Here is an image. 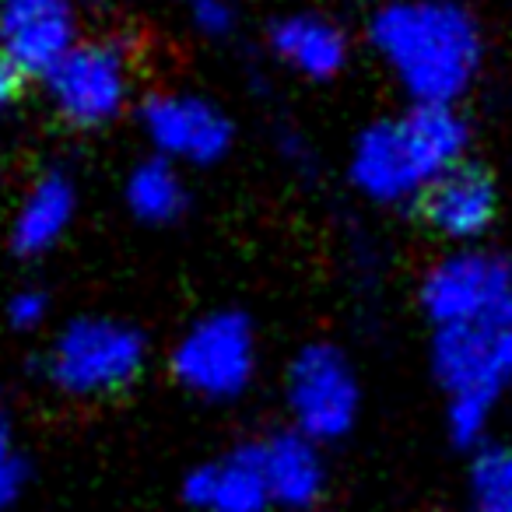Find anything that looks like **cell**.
<instances>
[{"mask_svg":"<svg viewBox=\"0 0 512 512\" xmlns=\"http://www.w3.org/2000/svg\"><path fill=\"white\" fill-rule=\"evenodd\" d=\"M470 130L453 106H418L369 127L348 158V179L369 204L418 207L421 197L467 162Z\"/></svg>","mask_w":512,"mask_h":512,"instance_id":"obj_1","label":"cell"},{"mask_svg":"<svg viewBox=\"0 0 512 512\" xmlns=\"http://www.w3.org/2000/svg\"><path fill=\"white\" fill-rule=\"evenodd\" d=\"M372 39L418 106H453L481 57L474 25L449 4H393L376 18Z\"/></svg>","mask_w":512,"mask_h":512,"instance_id":"obj_2","label":"cell"},{"mask_svg":"<svg viewBox=\"0 0 512 512\" xmlns=\"http://www.w3.org/2000/svg\"><path fill=\"white\" fill-rule=\"evenodd\" d=\"M148 369V337L120 316H74L53 334L43 376L71 400H102L130 390Z\"/></svg>","mask_w":512,"mask_h":512,"instance_id":"obj_3","label":"cell"},{"mask_svg":"<svg viewBox=\"0 0 512 512\" xmlns=\"http://www.w3.org/2000/svg\"><path fill=\"white\" fill-rule=\"evenodd\" d=\"M260 369L256 327L242 309H211L197 316L169 351V372L190 397L232 404L246 397Z\"/></svg>","mask_w":512,"mask_h":512,"instance_id":"obj_4","label":"cell"},{"mask_svg":"<svg viewBox=\"0 0 512 512\" xmlns=\"http://www.w3.org/2000/svg\"><path fill=\"white\" fill-rule=\"evenodd\" d=\"M288 428L320 446L348 439L362 414V379L344 348L313 341L292 355L285 369Z\"/></svg>","mask_w":512,"mask_h":512,"instance_id":"obj_5","label":"cell"},{"mask_svg":"<svg viewBox=\"0 0 512 512\" xmlns=\"http://www.w3.org/2000/svg\"><path fill=\"white\" fill-rule=\"evenodd\" d=\"M432 379L446 400L502 407L512 390V306L460 327L432 330Z\"/></svg>","mask_w":512,"mask_h":512,"instance_id":"obj_6","label":"cell"},{"mask_svg":"<svg viewBox=\"0 0 512 512\" xmlns=\"http://www.w3.org/2000/svg\"><path fill=\"white\" fill-rule=\"evenodd\" d=\"M418 306L432 330L474 323L512 306V256L491 246H453L418 281Z\"/></svg>","mask_w":512,"mask_h":512,"instance_id":"obj_7","label":"cell"},{"mask_svg":"<svg viewBox=\"0 0 512 512\" xmlns=\"http://www.w3.org/2000/svg\"><path fill=\"white\" fill-rule=\"evenodd\" d=\"M46 88H50V99L57 106L60 120L81 130L116 120L130 92L123 57L109 46L71 50L46 74Z\"/></svg>","mask_w":512,"mask_h":512,"instance_id":"obj_8","label":"cell"},{"mask_svg":"<svg viewBox=\"0 0 512 512\" xmlns=\"http://www.w3.org/2000/svg\"><path fill=\"white\" fill-rule=\"evenodd\" d=\"M498 211H502V193L495 176L470 158L449 169L418 204L425 228L446 242V249L484 246V239L498 225Z\"/></svg>","mask_w":512,"mask_h":512,"instance_id":"obj_9","label":"cell"},{"mask_svg":"<svg viewBox=\"0 0 512 512\" xmlns=\"http://www.w3.org/2000/svg\"><path fill=\"white\" fill-rule=\"evenodd\" d=\"M151 148L176 165H214L232 148V120L193 95H155L144 106Z\"/></svg>","mask_w":512,"mask_h":512,"instance_id":"obj_10","label":"cell"},{"mask_svg":"<svg viewBox=\"0 0 512 512\" xmlns=\"http://www.w3.org/2000/svg\"><path fill=\"white\" fill-rule=\"evenodd\" d=\"M183 498L197 512H271L260 439L239 442L228 453L197 463L183 477Z\"/></svg>","mask_w":512,"mask_h":512,"instance_id":"obj_11","label":"cell"},{"mask_svg":"<svg viewBox=\"0 0 512 512\" xmlns=\"http://www.w3.org/2000/svg\"><path fill=\"white\" fill-rule=\"evenodd\" d=\"M0 43L15 71L50 74L74 50L67 0H4Z\"/></svg>","mask_w":512,"mask_h":512,"instance_id":"obj_12","label":"cell"},{"mask_svg":"<svg viewBox=\"0 0 512 512\" xmlns=\"http://www.w3.org/2000/svg\"><path fill=\"white\" fill-rule=\"evenodd\" d=\"M320 442L306 439L295 428L274 432L260 439V456H264V477L271 488L274 509L285 512H309L327 495V456Z\"/></svg>","mask_w":512,"mask_h":512,"instance_id":"obj_13","label":"cell"},{"mask_svg":"<svg viewBox=\"0 0 512 512\" xmlns=\"http://www.w3.org/2000/svg\"><path fill=\"white\" fill-rule=\"evenodd\" d=\"M78 218V186L67 172L50 169L32 179L11 218V249L25 260L53 253Z\"/></svg>","mask_w":512,"mask_h":512,"instance_id":"obj_14","label":"cell"},{"mask_svg":"<svg viewBox=\"0 0 512 512\" xmlns=\"http://www.w3.org/2000/svg\"><path fill=\"white\" fill-rule=\"evenodd\" d=\"M123 204L141 225L165 228L179 221L190 204V190L176 162L155 155L148 162L134 165V172L123 183Z\"/></svg>","mask_w":512,"mask_h":512,"instance_id":"obj_15","label":"cell"},{"mask_svg":"<svg viewBox=\"0 0 512 512\" xmlns=\"http://www.w3.org/2000/svg\"><path fill=\"white\" fill-rule=\"evenodd\" d=\"M274 50L309 78H334L344 67V39L320 18H292L274 32Z\"/></svg>","mask_w":512,"mask_h":512,"instance_id":"obj_16","label":"cell"},{"mask_svg":"<svg viewBox=\"0 0 512 512\" xmlns=\"http://www.w3.org/2000/svg\"><path fill=\"white\" fill-rule=\"evenodd\" d=\"M467 512H512V442L491 439L470 453Z\"/></svg>","mask_w":512,"mask_h":512,"instance_id":"obj_17","label":"cell"},{"mask_svg":"<svg viewBox=\"0 0 512 512\" xmlns=\"http://www.w3.org/2000/svg\"><path fill=\"white\" fill-rule=\"evenodd\" d=\"M50 295L36 285H25L18 292H11L8 306H4V316H8V327L18 330V334H36L39 327H46L50 320Z\"/></svg>","mask_w":512,"mask_h":512,"instance_id":"obj_18","label":"cell"},{"mask_svg":"<svg viewBox=\"0 0 512 512\" xmlns=\"http://www.w3.org/2000/svg\"><path fill=\"white\" fill-rule=\"evenodd\" d=\"M25 484H29V467L25 460H11L8 467H0V512H11L18 505V498L25 495Z\"/></svg>","mask_w":512,"mask_h":512,"instance_id":"obj_19","label":"cell"},{"mask_svg":"<svg viewBox=\"0 0 512 512\" xmlns=\"http://www.w3.org/2000/svg\"><path fill=\"white\" fill-rule=\"evenodd\" d=\"M197 22L211 32H225L228 22H232V11L221 0H197Z\"/></svg>","mask_w":512,"mask_h":512,"instance_id":"obj_20","label":"cell"},{"mask_svg":"<svg viewBox=\"0 0 512 512\" xmlns=\"http://www.w3.org/2000/svg\"><path fill=\"white\" fill-rule=\"evenodd\" d=\"M11 460H18V449H15V428H11L8 407H4V400H0V467H8Z\"/></svg>","mask_w":512,"mask_h":512,"instance_id":"obj_21","label":"cell"},{"mask_svg":"<svg viewBox=\"0 0 512 512\" xmlns=\"http://www.w3.org/2000/svg\"><path fill=\"white\" fill-rule=\"evenodd\" d=\"M18 85H22V71H15V67L8 64V60H0V113L11 106V99H15Z\"/></svg>","mask_w":512,"mask_h":512,"instance_id":"obj_22","label":"cell"}]
</instances>
